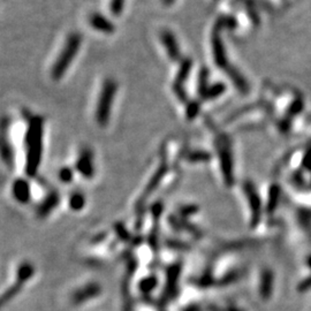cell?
<instances>
[{
	"label": "cell",
	"mask_w": 311,
	"mask_h": 311,
	"mask_svg": "<svg viewBox=\"0 0 311 311\" xmlns=\"http://www.w3.org/2000/svg\"><path fill=\"white\" fill-rule=\"evenodd\" d=\"M81 41L82 38L78 34H72L68 37L64 50H62L60 53L59 59L56 61V64L52 68V77L55 78V80L61 78L66 70L68 69L74 57H75V55L78 52V49L81 47Z\"/></svg>",
	"instance_id": "obj_1"
},
{
	"label": "cell",
	"mask_w": 311,
	"mask_h": 311,
	"mask_svg": "<svg viewBox=\"0 0 311 311\" xmlns=\"http://www.w3.org/2000/svg\"><path fill=\"white\" fill-rule=\"evenodd\" d=\"M122 8H123V0H112L111 4L112 13L119 15L122 12Z\"/></svg>",
	"instance_id": "obj_4"
},
{
	"label": "cell",
	"mask_w": 311,
	"mask_h": 311,
	"mask_svg": "<svg viewBox=\"0 0 311 311\" xmlns=\"http://www.w3.org/2000/svg\"><path fill=\"white\" fill-rule=\"evenodd\" d=\"M90 24L93 28L101 32H105V34H112L114 31V26L112 24L109 20L104 18L103 15L95 13L90 16Z\"/></svg>",
	"instance_id": "obj_3"
},
{
	"label": "cell",
	"mask_w": 311,
	"mask_h": 311,
	"mask_svg": "<svg viewBox=\"0 0 311 311\" xmlns=\"http://www.w3.org/2000/svg\"><path fill=\"white\" fill-rule=\"evenodd\" d=\"M117 89H118L117 83H115V81L111 80V78L104 82L101 97L98 99V106L96 111L97 122L101 124V126H105V124L109 122L112 102H113L115 94H117Z\"/></svg>",
	"instance_id": "obj_2"
}]
</instances>
